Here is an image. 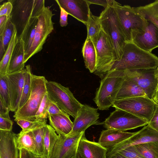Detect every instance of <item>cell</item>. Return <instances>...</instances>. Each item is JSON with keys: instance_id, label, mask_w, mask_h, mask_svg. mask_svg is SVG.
<instances>
[{"instance_id": "cell-41", "label": "cell", "mask_w": 158, "mask_h": 158, "mask_svg": "<svg viewBox=\"0 0 158 158\" xmlns=\"http://www.w3.org/2000/svg\"><path fill=\"white\" fill-rule=\"evenodd\" d=\"M13 123L10 119L0 116V130L12 131Z\"/></svg>"}, {"instance_id": "cell-37", "label": "cell", "mask_w": 158, "mask_h": 158, "mask_svg": "<svg viewBox=\"0 0 158 158\" xmlns=\"http://www.w3.org/2000/svg\"><path fill=\"white\" fill-rule=\"evenodd\" d=\"M14 120L22 128L19 132L21 134L32 131L46 124L36 121L23 119H14Z\"/></svg>"}, {"instance_id": "cell-44", "label": "cell", "mask_w": 158, "mask_h": 158, "mask_svg": "<svg viewBox=\"0 0 158 158\" xmlns=\"http://www.w3.org/2000/svg\"><path fill=\"white\" fill-rule=\"evenodd\" d=\"M60 10V23L62 27L66 26L68 24V16L69 14L65 10L60 6H59Z\"/></svg>"}, {"instance_id": "cell-33", "label": "cell", "mask_w": 158, "mask_h": 158, "mask_svg": "<svg viewBox=\"0 0 158 158\" xmlns=\"http://www.w3.org/2000/svg\"><path fill=\"white\" fill-rule=\"evenodd\" d=\"M49 97L47 92L45 94L35 115L36 121L47 124L48 118V103Z\"/></svg>"}, {"instance_id": "cell-9", "label": "cell", "mask_w": 158, "mask_h": 158, "mask_svg": "<svg viewBox=\"0 0 158 158\" xmlns=\"http://www.w3.org/2000/svg\"><path fill=\"white\" fill-rule=\"evenodd\" d=\"M54 15L49 7L45 6L39 17L31 46L29 52L25 56V63L33 56L42 50L47 38L54 29V23L52 21V17Z\"/></svg>"}, {"instance_id": "cell-40", "label": "cell", "mask_w": 158, "mask_h": 158, "mask_svg": "<svg viewBox=\"0 0 158 158\" xmlns=\"http://www.w3.org/2000/svg\"><path fill=\"white\" fill-rule=\"evenodd\" d=\"M13 6L11 0H8L0 6V17L2 16H10Z\"/></svg>"}, {"instance_id": "cell-46", "label": "cell", "mask_w": 158, "mask_h": 158, "mask_svg": "<svg viewBox=\"0 0 158 158\" xmlns=\"http://www.w3.org/2000/svg\"><path fill=\"white\" fill-rule=\"evenodd\" d=\"M10 17V16L5 15L0 17V35L3 33Z\"/></svg>"}, {"instance_id": "cell-28", "label": "cell", "mask_w": 158, "mask_h": 158, "mask_svg": "<svg viewBox=\"0 0 158 158\" xmlns=\"http://www.w3.org/2000/svg\"><path fill=\"white\" fill-rule=\"evenodd\" d=\"M44 148L45 158H50L55 143L58 138L55 130L50 125L44 126Z\"/></svg>"}, {"instance_id": "cell-32", "label": "cell", "mask_w": 158, "mask_h": 158, "mask_svg": "<svg viewBox=\"0 0 158 158\" xmlns=\"http://www.w3.org/2000/svg\"><path fill=\"white\" fill-rule=\"evenodd\" d=\"M86 26L87 29L86 39L92 40L99 34L101 29L98 17L93 15L91 12Z\"/></svg>"}, {"instance_id": "cell-48", "label": "cell", "mask_w": 158, "mask_h": 158, "mask_svg": "<svg viewBox=\"0 0 158 158\" xmlns=\"http://www.w3.org/2000/svg\"><path fill=\"white\" fill-rule=\"evenodd\" d=\"M112 158H128L119 153H117L114 156L112 157Z\"/></svg>"}, {"instance_id": "cell-31", "label": "cell", "mask_w": 158, "mask_h": 158, "mask_svg": "<svg viewBox=\"0 0 158 158\" xmlns=\"http://www.w3.org/2000/svg\"><path fill=\"white\" fill-rule=\"evenodd\" d=\"M25 67L26 69V72L24 83L18 110L21 108L26 103L29 97L31 91L32 74L31 72V68L30 65H26Z\"/></svg>"}, {"instance_id": "cell-43", "label": "cell", "mask_w": 158, "mask_h": 158, "mask_svg": "<svg viewBox=\"0 0 158 158\" xmlns=\"http://www.w3.org/2000/svg\"><path fill=\"white\" fill-rule=\"evenodd\" d=\"M148 124L158 131V105L157 104L152 117Z\"/></svg>"}, {"instance_id": "cell-42", "label": "cell", "mask_w": 158, "mask_h": 158, "mask_svg": "<svg viewBox=\"0 0 158 158\" xmlns=\"http://www.w3.org/2000/svg\"><path fill=\"white\" fill-rule=\"evenodd\" d=\"M91 4H95L103 6L105 9L109 6H114L116 1L114 0H87Z\"/></svg>"}, {"instance_id": "cell-25", "label": "cell", "mask_w": 158, "mask_h": 158, "mask_svg": "<svg viewBox=\"0 0 158 158\" xmlns=\"http://www.w3.org/2000/svg\"><path fill=\"white\" fill-rule=\"evenodd\" d=\"M16 142L19 150L24 149L33 155L39 156L32 131L16 134Z\"/></svg>"}, {"instance_id": "cell-1", "label": "cell", "mask_w": 158, "mask_h": 158, "mask_svg": "<svg viewBox=\"0 0 158 158\" xmlns=\"http://www.w3.org/2000/svg\"><path fill=\"white\" fill-rule=\"evenodd\" d=\"M158 57L141 49L133 43L127 42L119 61H115L110 71L157 68Z\"/></svg>"}, {"instance_id": "cell-13", "label": "cell", "mask_w": 158, "mask_h": 158, "mask_svg": "<svg viewBox=\"0 0 158 158\" xmlns=\"http://www.w3.org/2000/svg\"><path fill=\"white\" fill-rule=\"evenodd\" d=\"M84 132L70 133L66 135H58L50 158H75Z\"/></svg>"}, {"instance_id": "cell-51", "label": "cell", "mask_w": 158, "mask_h": 158, "mask_svg": "<svg viewBox=\"0 0 158 158\" xmlns=\"http://www.w3.org/2000/svg\"><path fill=\"white\" fill-rule=\"evenodd\" d=\"M75 158H80L77 155L76 157Z\"/></svg>"}, {"instance_id": "cell-5", "label": "cell", "mask_w": 158, "mask_h": 158, "mask_svg": "<svg viewBox=\"0 0 158 158\" xmlns=\"http://www.w3.org/2000/svg\"><path fill=\"white\" fill-rule=\"evenodd\" d=\"M96 54L94 74L103 77L110 71L116 61L113 46L108 36L101 29L92 40Z\"/></svg>"}, {"instance_id": "cell-16", "label": "cell", "mask_w": 158, "mask_h": 158, "mask_svg": "<svg viewBox=\"0 0 158 158\" xmlns=\"http://www.w3.org/2000/svg\"><path fill=\"white\" fill-rule=\"evenodd\" d=\"M58 6L69 14L86 26L91 12V4L87 0H55Z\"/></svg>"}, {"instance_id": "cell-18", "label": "cell", "mask_w": 158, "mask_h": 158, "mask_svg": "<svg viewBox=\"0 0 158 158\" xmlns=\"http://www.w3.org/2000/svg\"><path fill=\"white\" fill-rule=\"evenodd\" d=\"M108 148L98 142L88 140L85 132L79 142L77 155L80 158H107Z\"/></svg>"}, {"instance_id": "cell-20", "label": "cell", "mask_w": 158, "mask_h": 158, "mask_svg": "<svg viewBox=\"0 0 158 158\" xmlns=\"http://www.w3.org/2000/svg\"><path fill=\"white\" fill-rule=\"evenodd\" d=\"M135 133L106 129L101 132L98 142L109 149L132 136Z\"/></svg>"}, {"instance_id": "cell-12", "label": "cell", "mask_w": 158, "mask_h": 158, "mask_svg": "<svg viewBox=\"0 0 158 158\" xmlns=\"http://www.w3.org/2000/svg\"><path fill=\"white\" fill-rule=\"evenodd\" d=\"M151 142L158 143V131L148 124L132 136L108 149L107 158H112L119 152L130 146Z\"/></svg>"}, {"instance_id": "cell-17", "label": "cell", "mask_w": 158, "mask_h": 158, "mask_svg": "<svg viewBox=\"0 0 158 158\" xmlns=\"http://www.w3.org/2000/svg\"><path fill=\"white\" fill-rule=\"evenodd\" d=\"M132 42L142 50L151 52L158 47V28L148 21L145 30L135 35L133 39Z\"/></svg>"}, {"instance_id": "cell-8", "label": "cell", "mask_w": 158, "mask_h": 158, "mask_svg": "<svg viewBox=\"0 0 158 158\" xmlns=\"http://www.w3.org/2000/svg\"><path fill=\"white\" fill-rule=\"evenodd\" d=\"M157 104L146 96H139L116 100L112 106L127 112L147 121L148 123L153 115Z\"/></svg>"}, {"instance_id": "cell-3", "label": "cell", "mask_w": 158, "mask_h": 158, "mask_svg": "<svg viewBox=\"0 0 158 158\" xmlns=\"http://www.w3.org/2000/svg\"><path fill=\"white\" fill-rule=\"evenodd\" d=\"M105 75L93 99L100 110H108L112 106L125 79L123 71H110Z\"/></svg>"}, {"instance_id": "cell-23", "label": "cell", "mask_w": 158, "mask_h": 158, "mask_svg": "<svg viewBox=\"0 0 158 158\" xmlns=\"http://www.w3.org/2000/svg\"><path fill=\"white\" fill-rule=\"evenodd\" d=\"M139 96L147 97L143 90L135 82L125 76L116 100Z\"/></svg>"}, {"instance_id": "cell-38", "label": "cell", "mask_w": 158, "mask_h": 158, "mask_svg": "<svg viewBox=\"0 0 158 158\" xmlns=\"http://www.w3.org/2000/svg\"><path fill=\"white\" fill-rule=\"evenodd\" d=\"M118 153L128 158H145L136 151L134 146L124 149Z\"/></svg>"}, {"instance_id": "cell-6", "label": "cell", "mask_w": 158, "mask_h": 158, "mask_svg": "<svg viewBox=\"0 0 158 158\" xmlns=\"http://www.w3.org/2000/svg\"><path fill=\"white\" fill-rule=\"evenodd\" d=\"M114 7L127 42H132L135 35L145 30L148 21L130 6L116 2Z\"/></svg>"}, {"instance_id": "cell-2", "label": "cell", "mask_w": 158, "mask_h": 158, "mask_svg": "<svg viewBox=\"0 0 158 158\" xmlns=\"http://www.w3.org/2000/svg\"><path fill=\"white\" fill-rule=\"evenodd\" d=\"M115 4L114 6H109L105 9L98 17L101 29L108 36L113 46L116 61L121 60L127 41L114 7Z\"/></svg>"}, {"instance_id": "cell-24", "label": "cell", "mask_w": 158, "mask_h": 158, "mask_svg": "<svg viewBox=\"0 0 158 158\" xmlns=\"http://www.w3.org/2000/svg\"><path fill=\"white\" fill-rule=\"evenodd\" d=\"M82 53L86 68L90 73H94L96 69V54L91 39H86L82 47Z\"/></svg>"}, {"instance_id": "cell-50", "label": "cell", "mask_w": 158, "mask_h": 158, "mask_svg": "<svg viewBox=\"0 0 158 158\" xmlns=\"http://www.w3.org/2000/svg\"><path fill=\"white\" fill-rule=\"evenodd\" d=\"M33 158H44L41 156L33 155Z\"/></svg>"}, {"instance_id": "cell-30", "label": "cell", "mask_w": 158, "mask_h": 158, "mask_svg": "<svg viewBox=\"0 0 158 158\" xmlns=\"http://www.w3.org/2000/svg\"><path fill=\"white\" fill-rule=\"evenodd\" d=\"M134 146L145 158H158V142H149Z\"/></svg>"}, {"instance_id": "cell-19", "label": "cell", "mask_w": 158, "mask_h": 158, "mask_svg": "<svg viewBox=\"0 0 158 158\" xmlns=\"http://www.w3.org/2000/svg\"><path fill=\"white\" fill-rule=\"evenodd\" d=\"M16 135L12 131L0 130V158H20Z\"/></svg>"}, {"instance_id": "cell-35", "label": "cell", "mask_w": 158, "mask_h": 158, "mask_svg": "<svg viewBox=\"0 0 158 158\" xmlns=\"http://www.w3.org/2000/svg\"><path fill=\"white\" fill-rule=\"evenodd\" d=\"M44 126L32 131L33 134L37 152L39 156L45 158L44 148Z\"/></svg>"}, {"instance_id": "cell-29", "label": "cell", "mask_w": 158, "mask_h": 158, "mask_svg": "<svg viewBox=\"0 0 158 158\" xmlns=\"http://www.w3.org/2000/svg\"><path fill=\"white\" fill-rule=\"evenodd\" d=\"M38 17H33L31 19L25 30L19 39H22L24 41L25 56L27 54L31 46L38 21Z\"/></svg>"}, {"instance_id": "cell-27", "label": "cell", "mask_w": 158, "mask_h": 158, "mask_svg": "<svg viewBox=\"0 0 158 158\" xmlns=\"http://www.w3.org/2000/svg\"><path fill=\"white\" fill-rule=\"evenodd\" d=\"M18 40L17 30L16 29L4 55L0 60V76H4L8 74L13 52Z\"/></svg>"}, {"instance_id": "cell-22", "label": "cell", "mask_w": 158, "mask_h": 158, "mask_svg": "<svg viewBox=\"0 0 158 158\" xmlns=\"http://www.w3.org/2000/svg\"><path fill=\"white\" fill-rule=\"evenodd\" d=\"M25 56L24 41L22 39H19L14 48L8 74L18 72L25 68Z\"/></svg>"}, {"instance_id": "cell-53", "label": "cell", "mask_w": 158, "mask_h": 158, "mask_svg": "<svg viewBox=\"0 0 158 158\" xmlns=\"http://www.w3.org/2000/svg\"><path fill=\"white\" fill-rule=\"evenodd\" d=\"M157 90H158V89H157Z\"/></svg>"}, {"instance_id": "cell-36", "label": "cell", "mask_w": 158, "mask_h": 158, "mask_svg": "<svg viewBox=\"0 0 158 158\" xmlns=\"http://www.w3.org/2000/svg\"><path fill=\"white\" fill-rule=\"evenodd\" d=\"M0 99L10 111V99L6 76H0Z\"/></svg>"}, {"instance_id": "cell-34", "label": "cell", "mask_w": 158, "mask_h": 158, "mask_svg": "<svg viewBox=\"0 0 158 158\" xmlns=\"http://www.w3.org/2000/svg\"><path fill=\"white\" fill-rule=\"evenodd\" d=\"M16 29V27L10 17L3 33L0 35V42L2 44L5 52L7 48Z\"/></svg>"}, {"instance_id": "cell-52", "label": "cell", "mask_w": 158, "mask_h": 158, "mask_svg": "<svg viewBox=\"0 0 158 158\" xmlns=\"http://www.w3.org/2000/svg\"><path fill=\"white\" fill-rule=\"evenodd\" d=\"M157 68V70H158V67Z\"/></svg>"}, {"instance_id": "cell-15", "label": "cell", "mask_w": 158, "mask_h": 158, "mask_svg": "<svg viewBox=\"0 0 158 158\" xmlns=\"http://www.w3.org/2000/svg\"><path fill=\"white\" fill-rule=\"evenodd\" d=\"M98 109L83 104L74 118L73 129L70 133H81L91 125L101 124L98 119L99 114Z\"/></svg>"}, {"instance_id": "cell-26", "label": "cell", "mask_w": 158, "mask_h": 158, "mask_svg": "<svg viewBox=\"0 0 158 158\" xmlns=\"http://www.w3.org/2000/svg\"><path fill=\"white\" fill-rule=\"evenodd\" d=\"M133 8L145 19L153 23L158 28V0L144 6Z\"/></svg>"}, {"instance_id": "cell-10", "label": "cell", "mask_w": 158, "mask_h": 158, "mask_svg": "<svg viewBox=\"0 0 158 158\" xmlns=\"http://www.w3.org/2000/svg\"><path fill=\"white\" fill-rule=\"evenodd\" d=\"M148 122L124 110L115 109L101 124L106 129L125 131L148 124Z\"/></svg>"}, {"instance_id": "cell-45", "label": "cell", "mask_w": 158, "mask_h": 158, "mask_svg": "<svg viewBox=\"0 0 158 158\" xmlns=\"http://www.w3.org/2000/svg\"><path fill=\"white\" fill-rule=\"evenodd\" d=\"M9 109L5 106L3 102L0 99V116L10 119L9 115Z\"/></svg>"}, {"instance_id": "cell-39", "label": "cell", "mask_w": 158, "mask_h": 158, "mask_svg": "<svg viewBox=\"0 0 158 158\" xmlns=\"http://www.w3.org/2000/svg\"><path fill=\"white\" fill-rule=\"evenodd\" d=\"M48 115L59 114L65 115H68L61 110L56 103L50 98L49 97L48 103Z\"/></svg>"}, {"instance_id": "cell-21", "label": "cell", "mask_w": 158, "mask_h": 158, "mask_svg": "<svg viewBox=\"0 0 158 158\" xmlns=\"http://www.w3.org/2000/svg\"><path fill=\"white\" fill-rule=\"evenodd\" d=\"M50 125L58 135H67L72 131L73 123L69 115L55 114L48 116Z\"/></svg>"}, {"instance_id": "cell-4", "label": "cell", "mask_w": 158, "mask_h": 158, "mask_svg": "<svg viewBox=\"0 0 158 158\" xmlns=\"http://www.w3.org/2000/svg\"><path fill=\"white\" fill-rule=\"evenodd\" d=\"M47 81L44 76L32 74L29 97L24 105L15 112L13 115L15 119L35 121L36 112L47 92L46 84Z\"/></svg>"}, {"instance_id": "cell-47", "label": "cell", "mask_w": 158, "mask_h": 158, "mask_svg": "<svg viewBox=\"0 0 158 158\" xmlns=\"http://www.w3.org/2000/svg\"><path fill=\"white\" fill-rule=\"evenodd\" d=\"M20 158H33V155L24 149L19 150Z\"/></svg>"}, {"instance_id": "cell-49", "label": "cell", "mask_w": 158, "mask_h": 158, "mask_svg": "<svg viewBox=\"0 0 158 158\" xmlns=\"http://www.w3.org/2000/svg\"><path fill=\"white\" fill-rule=\"evenodd\" d=\"M153 100L158 105V90H157L156 94L153 98Z\"/></svg>"}, {"instance_id": "cell-7", "label": "cell", "mask_w": 158, "mask_h": 158, "mask_svg": "<svg viewBox=\"0 0 158 158\" xmlns=\"http://www.w3.org/2000/svg\"><path fill=\"white\" fill-rule=\"evenodd\" d=\"M46 86L50 98L61 110L75 118L83 104L75 98L69 88L52 81H47Z\"/></svg>"}, {"instance_id": "cell-11", "label": "cell", "mask_w": 158, "mask_h": 158, "mask_svg": "<svg viewBox=\"0 0 158 158\" xmlns=\"http://www.w3.org/2000/svg\"><path fill=\"white\" fill-rule=\"evenodd\" d=\"M124 71L125 77L135 82L143 90L147 97L153 100L158 89L157 68L126 70Z\"/></svg>"}, {"instance_id": "cell-14", "label": "cell", "mask_w": 158, "mask_h": 158, "mask_svg": "<svg viewBox=\"0 0 158 158\" xmlns=\"http://www.w3.org/2000/svg\"><path fill=\"white\" fill-rule=\"evenodd\" d=\"M26 67L18 72L6 75L10 99V111L15 112L18 109L24 83Z\"/></svg>"}]
</instances>
